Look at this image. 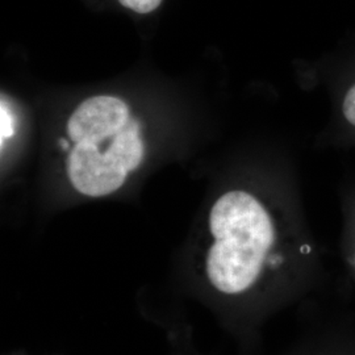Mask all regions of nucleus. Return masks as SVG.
Returning a JSON list of instances; mask_svg holds the SVG:
<instances>
[{
  "label": "nucleus",
  "mask_w": 355,
  "mask_h": 355,
  "mask_svg": "<svg viewBox=\"0 0 355 355\" xmlns=\"http://www.w3.org/2000/svg\"><path fill=\"white\" fill-rule=\"evenodd\" d=\"M136 165V148L125 130L96 145L76 142L67 158L69 179L79 193L102 198L119 190Z\"/></svg>",
  "instance_id": "nucleus-3"
},
{
  "label": "nucleus",
  "mask_w": 355,
  "mask_h": 355,
  "mask_svg": "<svg viewBox=\"0 0 355 355\" xmlns=\"http://www.w3.org/2000/svg\"><path fill=\"white\" fill-rule=\"evenodd\" d=\"M130 117L127 104L114 96H94L79 104L67 121L73 142L102 144L127 127Z\"/></svg>",
  "instance_id": "nucleus-4"
},
{
  "label": "nucleus",
  "mask_w": 355,
  "mask_h": 355,
  "mask_svg": "<svg viewBox=\"0 0 355 355\" xmlns=\"http://www.w3.org/2000/svg\"><path fill=\"white\" fill-rule=\"evenodd\" d=\"M207 286L245 329L325 280L324 255L291 191L234 187L208 216Z\"/></svg>",
  "instance_id": "nucleus-1"
},
{
  "label": "nucleus",
  "mask_w": 355,
  "mask_h": 355,
  "mask_svg": "<svg viewBox=\"0 0 355 355\" xmlns=\"http://www.w3.org/2000/svg\"><path fill=\"white\" fill-rule=\"evenodd\" d=\"M1 141L8 139L13 135L15 123H13L12 114H10L8 108L4 107V103H1Z\"/></svg>",
  "instance_id": "nucleus-8"
},
{
  "label": "nucleus",
  "mask_w": 355,
  "mask_h": 355,
  "mask_svg": "<svg viewBox=\"0 0 355 355\" xmlns=\"http://www.w3.org/2000/svg\"><path fill=\"white\" fill-rule=\"evenodd\" d=\"M340 252L346 272L355 288V178H347L340 190Z\"/></svg>",
  "instance_id": "nucleus-6"
},
{
  "label": "nucleus",
  "mask_w": 355,
  "mask_h": 355,
  "mask_svg": "<svg viewBox=\"0 0 355 355\" xmlns=\"http://www.w3.org/2000/svg\"><path fill=\"white\" fill-rule=\"evenodd\" d=\"M306 85L320 89L329 103V116L322 128L321 149L355 148V48L333 51L303 69Z\"/></svg>",
  "instance_id": "nucleus-2"
},
{
  "label": "nucleus",
  "mask_w": 355,
  "mask_h": 355,
  "mask_svg": "<svg viewBox=\"0 0 355 355\" xmlns=\"http://www.w3.org/2000/svg\"><path fill=\"white\" fill-rule=\"evenodd\" d=\"M121 6L137 13H150L159 7L162 0H119Z\"/></svg>",
  "instance_id": "nucleus-7"
},
{
  "label": "nucleus",
  "mask_w": 355,
  "mask_h": 355,
  "mask_svg": "<svg viewBox=\"0 0 355 355\" xmlns=\"http://www.w3.org/2000/svg\"><path fill=\"white\" fill-rule=\"evenodd\" d=\"M293 355H355V322L349 318L321 322Z\"/></svg>",
  "instance_id": "nucleus-5"
}]
</instances>
